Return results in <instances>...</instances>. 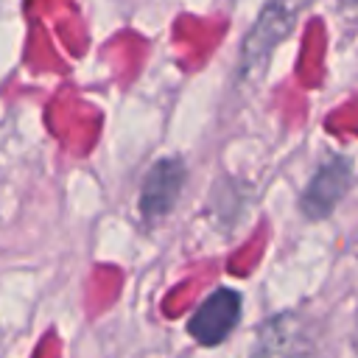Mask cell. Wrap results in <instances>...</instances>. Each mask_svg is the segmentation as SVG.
Instances as JSON below:
<instances>
[{
    "mask_svg": "<svg viewBox=\"0 0 358 358\" xmlns=\"http://www.w3.org/2000/svg\"><path fill=\"white\" fill-rule=\"evenodd\" d=\"M299 6H302V0H268L263 6L260 17L252 25V31L243 42V50H241V78H255L263 73L274 48L291 34Z\"/></svg>",
    "mask_w": 358,
    "mask_h": 358,
    "instance_id": "1",
    "label": "cell"
},
{
    "mask_svg": "<svg viewBox=\"0 0 358 358\" xmlns=\"http://www.w3.org/2000/svg\"><path fill=\"white\" fill-rule=\"evenodd\" d=\"M252 358H316L313 330L305 316L294 310L271 316L257 333Z\"/></svg>",
    "mask_w": 358,
    "mask_h": 358,
    "instance_id": "2",
    "label": "cell"
},
{
    "mask_svg": "<svg viewBox=\"0 0 358 358\" xmlns=\"http://www.w3.org/2000/svg\"><path fill=\"white\" fill-rule=\"evenodd\" d=\"M238 319H241V294L232 288H215L196 308V313L187 322V330L199 344L215 347L232 333Z\"/></svg>",
    "mask_w": 358,
    "mask_h": 358,
    "instance_id": "3",
    "label": "cell"
},
{
    "mask_svg": "<svg viewBox=\"0 0 358 358\" xmlns=\"http://www.w3.org/2000/svg\"><path fill=\"white\" fill-rule=\"evenodd\" d=\"M185 187V162L179 157H162L151 165L143 193H140V213L145 218H162L173 210Z\"/></svg>",
    "mask_w": 358,
    "mask_h": 358,
    "instance_id": "4",
    "label": "cell"
},
{
    "mask_svg": "<svg viewBox=\"0 0 358 358\" xmlns=\"http://www.w3.org/2000/svg\"><path fill=\"white\" fill-rule=\"evenodd\" d=\"M350 187V162L341 157H330L316 176L310 179L308 190L302 193V210L308 218H324L341 201L344 190Z\"/></svg>",
    "mask_w": 358,
    "mask_h": 358,
    "instance_id": "5",
    "label": "cell"
},
{
    "mask_svg": "<svg viewBox=\"0 0 358 358\" xmlns=\"http://www.w3.org/2000/svg\"><path fill=\"white\" fill-rule=\"evenodd\" d=\"M341 3H344V6H355L358 0H341Z\"/></svg>",
    "mask_w": 358,
    "mask_h": 358,
    "instance_id": "6",
    "label": "cell"
}]
</instances>
